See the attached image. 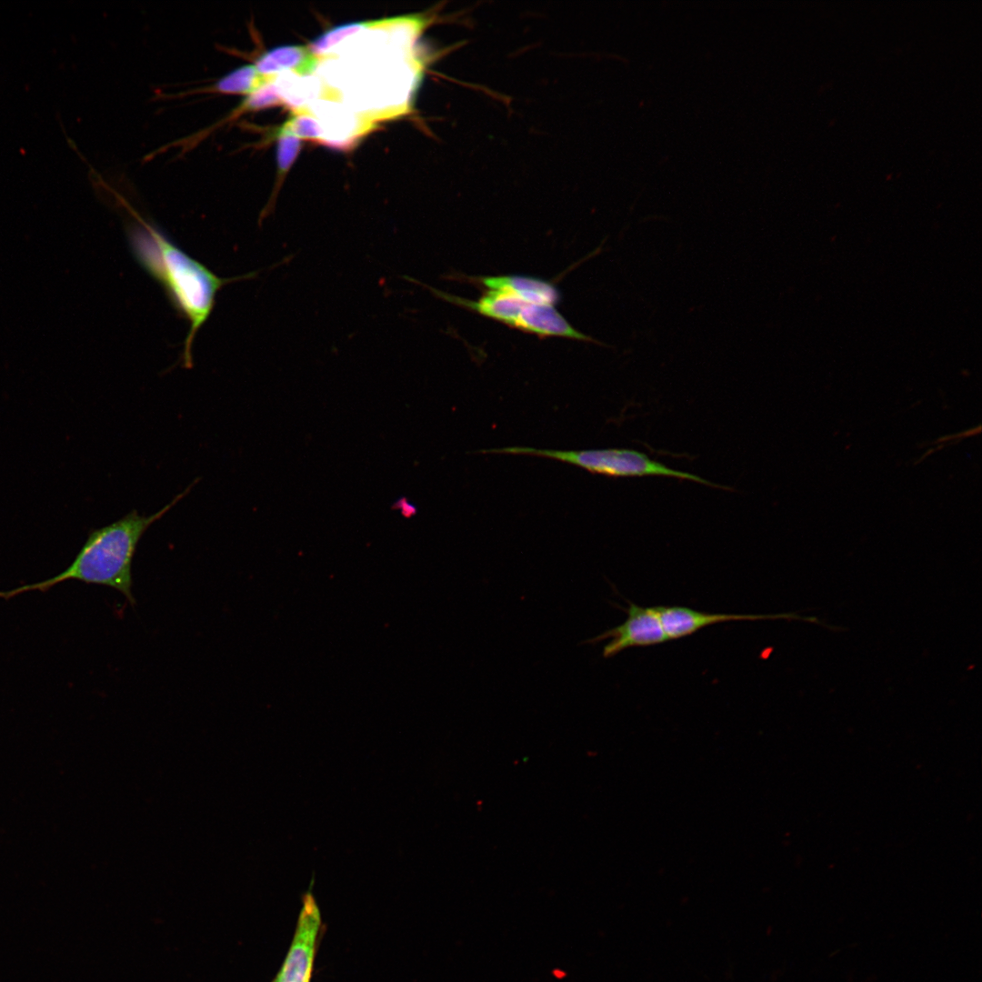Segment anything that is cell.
<instances>
[{
  "label": "cell",
  "mask_w": 982,
  "mask_h": 982,
  "mask_svg": "<svg viewBox=\"0 0 982 982\" xmlns=\"http://www.w3.org/2000/svg\"><path fill=\"white\" fill-rule=\"evenodd\" d=\"M194 484L155 514L144 516L133 510L117 521L93 530L65 570L44 581L0 591V598L9 599L31 591L45 592L62 582L78 580L114 588L134 606L132 562L137 545L148 527L183 499Z\"/></svg>",
  "instance_id": "cell-2"
},
{
  "label": "cell",
  "mask_w": 982,
  "mask_h": 982,
  "mask_svg": "<svg viewBox=\"0 0 982 982\" xmlns=\"http://www.w3.org/2000/svg\"><path fill=\"white\" fill-rule=\"evenodd\" d=\"M317 62V56L308 46L287 45L266 51L254 65L264 75H276L286 71L307 75L313 72Z\"/></svg>",
  "instance_id": "cell-8"
},
{
  "label": "cell",
  "mask_w": 982,
  "mask_h": 982,
  "mask_svg": "<svg viewBox=\"0 0 982 982\" xmlns=\"http://www.w3.org/2000/svg\"><path fill=\"white\" fill-rule=\"evenodd\" d=\"M276 133L294 135L299 139L322 140L326 134L318 120L306 109H296Z\"/></svg>",
  "instance_id": "cell-12"
},
{
  "label": "cell",
  "mask_w": 982,
  "mask_h": 982,
  "mask_svg": "<svg viewBox=\"0 0 982 982\" xmlns=\"http://www.w3.org/2000/svg\"><path fill=\"white\" fill-rule=\"evenodd\" d=\"M274 81L264 85L263 86L256 90L254 93L250 94L246 100L240 106V110L263 109L282 104L283 98L281 97L278 87Z\"/></svg>",
  "instance_id": "cell-13"
},
{
  "label": "cell",
  "mask_w": 982,
  "mask_h": 982,
  "mask_svg": "<svg viewBox=\"0 0 982 982\" xmlns=\"http://www.w3.org/2000/svg\"><path fill=\"white\" fill-rule=\"evenodd\" d=\"M626 620L613 628L588 639L586 643L609 640L603 649L604 657H611L631 647L648 646L668 641L656 606L644 607L629 602Z\"/></svg>",
  "instance_id": "cell-4"
},
{
  "label": "cell",
  "mask_w": 982,
  "mask_h": 982,
  "mask_svg": "<svg viewBox=\"0 0 982 982\" xmlns=\"http://www.w3.org/2000/svg\"><path fill=\"white\" fill-rule=\"evenodd\" d=\"M486 290L505 291L530 304L556 305L560 300L558 289L550 282L526 276H499L479 278Z\"/></svg>",
  "instance_id": "cell-7"
},
{
  "label": "cell",
  "mask_w": 982,
  "mask_h": 982,
  "mask_svg": "<svg viewBox=\"0 0 982 982\" xmlns=\"http://www.w3.org/2000/svg\"><path fill=\"white\" fill-rule=\"evenodd\" d=\"M277 139L276 165L277 179L269 201L262 209L259 215V225L275 210V205L281 185L301 149L300 139L286 134L276 133Z\"/></svg>",
  "instance_id": "cell-9"
},
{
  "label": "cell",
  "mask_w": 982,
  "mask_h": 982,
  "mask_svg": "<svg viewBox=\"0 0 982 982\" xmlns=\"http://www.w3.org/2000/svg\"><path fill=\"white\" fill-rule=\"evenodd\" d=\"M656 609L668 640L686 637L704 627L731 621L797 619L822 624L817 617H802L795 613L774 615L707 613L680 606H658Z\"/></svg>",
  "instance_id": "cell-6"
},
{
  "label": "cell",
  "mask_w": 982,
  "mask_h": 982,
  "mask_svg": "<svg viewBox=\"0 0 982 982\" xmlns=\"http://www.w3.org/2000/svg\"><path fill=\"white\" fill-rule=\"evenodd\" d=\"M274 982H278V981H277V979H276Z\"/></svg>",
  "instance_id": "cell-14"
},
{
  "label": "cell",
  "mask_w": 982,
  "mask_h": 982,
  "mask_svg": "<svg viewBox=\"0 0 982 982\" xmlns=\"http://www.w3.org/2000/svg\"><path fill=\"white\" fill-rule=\"evenodd\" d=\"M133 222L126 235L133 256L142 268L164 289L169 301L188 322L183 345V366H193L192 348L196 334L211 315L220 289L234 281L254 277L256 273L225 278L194 259L156 225L128 207Z\"/></svg>",
  "instance_id": "cell-1"
},
{
  "label": "cell",
  "mask_w": 982,
  "mask_h": 982,
  "mask_svg": "<svg viewBox=\"0 0 982 982\" xmlns=\"http://www.w3.org/2000/svg\"><path fill=\"white\" fill-rule=\"evenodd\" d=\"M275 79L276 75H264L254 65H247L224 76L215 83L214 88L223 93L250 95Z\"/></svg>",
  "instance_id": "cell-10"
},
{
  "label": "cell",
  "mask_w": 982,
  "mask_h": 982,
  "mask_svg": "<svg viewBox=\"0 0 982 982\" xmlns=\"http://www.w3.org/2000/svg\"><path fill=\"white\" fill-rule=\"evenodd\" d=\"M392 21L393 17L375 21L342 24L321 34L310 43L308 47L314 55H321L338 44L341 40L362 29L389 25L392 24Z\"/></svg>",
  "instance_id": "cell-11"
},
{
  "label": "cell",
  "mask_w": 982,
  "mask_h": 982,
  "mask_svg": "<svg viewBox=\"0 0 982 982\" xmlns=\"http://www.w3.org/2000/svg\"><path fill=\"white\" fill-rule=\"evenodd\" d=\"M481 453L529 455L552 458L580 466L590 473L614 477L666 476L725 488L699 476L674 469L646 454L626 448L559 451L512 446L482 450Z\"/></svg>",
  "instance_id": "cell-3"
},
{
  "label": "cell",
  "mask_w": 982,
  "mask_h": 982,
  "mask_svg": "<svg viewBox=\"0 0 982 982\" xmlns=\"http://www.w3.org/2000/svg\"><path fill=\"white\" fill-rule=\"evenodd\" d=\"M320 911L313 894L303 897L296 931L278 982H309L312 973L315 943L320 926Z\"/></svg>",
  "instance_id": "cell-5"
}]
</instances>
